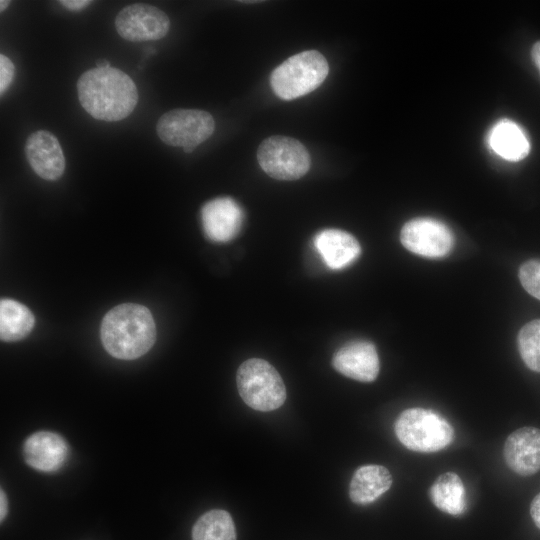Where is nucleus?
<instances>
[{"label": "nucleus", "mask_w": 540, "mask_h": 540, "mask_svg": "<svg viewBox=\"0 0 540 540\" xmlns=\"http://www.w3.org/2000/svg\"><path fill=\"white\" fill-rule=\"evenodd\" d=\"M81 106L93 118L119 121L128 117L138 102V90L133 80L114 67L93 68L77 81Z\"/></svg>", "instance_id": "1"}, {"label": "nucleus", "mask_w": 540, "mask_h": 540, "mask_svg": "<svg viewBox=\"0 0 540 540\" xmlns=\"http://www.w3.org/2000/svg\"><path fill=\"white\" fill-rule=\"evenodd\" d=\"M100 336L110 355L132 360L141 357L153 346L156 326L145 306L124 303L106 313L101 322Z\"/></svg>", "instance_id": "2"}, {"label": "nucleus", "mask_w": 540, "mask_h": 540, "mask_svg": "<svg viewBox=\"0 0 540 540\" xmlns=\"http://www.w3.org/2000/svg\"><path fill=\"white\" fill-rule=\"evenodd\" d=\"M328 72L327 60L320 52L303 51L289 57L273 70L270 85L279 98L293 100L318 88Z\"/></svg>", "instance_id": "3"}, {"label": "nucleus", "mask_w": 540, "mask_h": 540, "mask_svg": "<svg viewBox=\"0 0 540 540\" xmlns=\"http://www.w3.org/2000/svg\"><path fill=\"white\" fill-rule=\"evenodd\" d=\"M398 440L408 449L431 453L447 447L454 438V429L437 412L425 408L404 410L395 422Z\"/></svg>", "instance_id": "4"}, {"label": "nucleus", "mask_w": 540, "mask_h": 540, "mask_svg": "<svg viewBox=\"0 0 540 540\" xmlns=\"http://www.w3.org/2000/svg\"><path fill=\"white\" fill-rule=\"evenodd\" d=\"M237 389L242 400L252 409L275 410L286 400V388L277 370L267 361L251 358L237 370Z\"/></svg>", "instance_id": "5"}, {"label": "nucleus", "mask_w": 540, "mask_h": 540, "mask_svg": "<svg viewBox=\"0 0 540 540\" xmlns=\"http://www.w3.org/2000/svg\"><path fill=\"white\" fill-rule=\"evenodd\" d=\"M212 115L199 109H174L163 114L157 124L158 137L167 145L192 152L214 132Z\"/></svg>", "instance_id": "6"}, {"label": "nucleus", "mask_w": 540, "mask_h": 540, "mask_svg": "<svg viewBox=\"0 0 540 540\" xmlns=\"http://www.w3.org/2000/svg\"><path fill=\"white\" fill-rule=\"evenodd\" d=\"M257 160L263 171L278 180H297L310 168V155L297 139L287 136L266 138L257 150Z\"/></svg>", "instance_id": "7"}, {"label": "nucleus", "mask_w": 540, "mask_h": 540, "mask_svg": "<svg viewBox=\"0 0 540 540\" xmlns=\"http://www.w3.org/2000/svg\"><path fill=\"white\" fill-rule=\"evenodd\" d=\"M400 240L412 253L428 258L446 256L454 245L450 228L429 217L414 218L406 222L401 229Z\"/></svg>", "instance_id": "8"}, {"label": "nucleus", "mask_w": 540, "mask_h": 540, "mask_svg": "<svg viewBox=\"0 0 540 540\" xmlns=\"http://www.w3.org/2000/svg\"><path fill=\"white\" fill-rule=\"evenodd\" d=\"M118 34L131 42L158 40L166 36L170 20L159 8L143 3L124 7L115 18Z\"/></svg>", "instance_id": "9"}, {"label": "nucleus", "mask_w": 540, "mask_h": 540, "mask_svg": "<svg viewBox=\"0 0 540 540\" xmlns=\"http://www.w3.org/2000/svg\"><path fill=\"white\" fill-rule=\"evenodd\" d=\"M25 154L34 172L45 180H57L65 170L61 145L49 131L33 132L26 140Z\"/></svg>", "instance_id": "10"}, {"label": "nucleus", "mask_w": 540, "mask_h": 540, "mask_svg": "<svg viewBox=\"0 0 540 540\" xmlns=\"http://www.w3.org/2000/svg\"><path fill=\"white\" fill-rule=\"evenodd\" d=\"M503 456L518 475L531 476L540 471V429L526 426L512 432L504 443Z\"/></svg>", "instance_id": "11"}, {"label": "nucleus", "mask_w": 540, "mask_h": 540, "mask_svg": "<svg viewBox=\"0 0 540 540\" xmlns=\"http://www.w3.org/2000/svg\"><path fill=\"white\" fill-rule=\"evenodd\" d=\"M332 364L342 375L360 382L374 381L380 369L376 348L368 341L347 343L334 354Z\"/></svg>", "instance_id": "12"}, {"label": "nucleus", "mask_w": 540, "mask_h": 540, "mask_svg": "<svg viewBox=\"0 0 540 540\" xmlns=\"http://www.w3.org/2000/svg\"><path fill=\"white\" fill-rule=\"evenodd\" d=\"M203 229L206 236L215 242L233 239L241 229L243 211L229 197H220L207 202L201 211Z\"/></svg>", "instance_id": "13"}, {"label": "nucleus", "mask_w": 540, "mask_h": 540, "mask_svg": "<svg viewBox=\"0 0 540 540\" xmlns=\"http://www.w3.org/2000/svg\"><path fill=\"white\" fill-rule=\"evenodd\" d=\"M23 457L29 466L38 471L55 472L67 460L68 445L57 433L39 431L25 440Z\"/></svg>", "instance_id": "14"}, {"label": "nucleus", "mask_w": 540, "mask_h": 540, "mask_svg": "<svg viewBox=\"0 0 540 540\" xmlns=\"http://www.w3.org/2000/svg\"><path fill=\"white\" fill-rule=\"evenodd\" d=\"M314 245L324 263L331 269H342L354 262L361 252L356 238L346 231L326 229L319 232Z\"/></svg>", "instance_id": "15"}, {"label": "nucleus", "mask_w": 540, "mask_h": 540, "mask_svg": "<svg viewBox=\"0 0 540 540\" xmlns=\"http://www.w3.org/2000/svg\"><path fill=\"white\" fill-rule=\"evenodd\" d=\"M392 485V475L381 465H364L353 474L349 486L350 499L360 505L374 502Z\"/></svg>", "instance_id": "16"}, {"label": "nucleus", "mask_w": 540, "mask_h": 540, "mask_svg": "<svg viewBox=\"0 0 540 540\" xmlns=\"http://www.w3.org/2000/svg\"><path fill=\"white\" fill-rule=\"evenodd\" d=\"M489 145L502 158L519 161L530 152V142L525 131L515 122L502 119L490 131Z\"/></svg>", "instance_id": "17"}, {"label": "nucleus", "mask_w": 540, "mask_h": 540, "mask_svg": "<svg viewBox=\"0 0 540 540\" xmlns=\"http://www.w3.org/2000/svg\"><path fill=\"white\" fill-rule=\"evenodd\" d=\"M430 499L438 509L447 514H462L466 509V499L461 478L454 472L441 474L430 488Z\"/></svg>", "instance_id": "18"}, {"label": "nucleus", "mask_w": 540, "mask_h": 540, "mask_svg": "<svg viewBox=\"0 0 540 540\" xmlns=\"http://www.w3.org/2000/svg\"><path fill=\"white\" fill-rule=\"evenodd\" d=\"M35 318L23 304L2 299L0 302V337L4 341H17L26 337L32 330Z\"/></svg>", "instance_id": "19"}, {"label": "nucleus", "mask_w": 540, "mask_h": 540, "mask_svg": "<svg viewBox=\"0 0 540 540\" xmlns=\"http://www.w3.org/2000/svg\"><path fill=\"white\" fill-rule=\"evenodd\" d=\"M192 540H237L231 515L220 509L204 513L193 526Z\"/></svg>", "instance_id": "20"}, {"label": "nucleus", "mask_w": 540, "mask_h": 540, "mask_svg": "<svg viewBox=\"0 0 540 540\" xmlns=\"http://www.w3.org/2000/svg\"><path fill=\"white\" fill-rule=\"evenodd\" d=\"M517 343L525 365L540 372V319L532 320L520 329Z\"/></svg>", "instance_id": "21"}, {"label": "nucleus", "mask_w": 540, "mask_h": 540, "mask_svg": "<svg viewBox=\"0 0 540 540\" xmlns=\"http://www.w3.org/2000/svg\"><path fill=\"white\" fill-rule=\"evenodd\" d=\"M519 279L523 288L540 300V260L531 259L519 268Z\"/></svg>", "instance_id": "22"}, {"label": "nucleus", "mask_w": 540, "mask_h": 540, "mask_svg": "<svg viewBox=\"0 0 540 540\" xmlns=\"http://www.w3.org/2000/svg\"><path fill=\"white\" fill-rule=\"evenodd\" d=\"M14 64L4 54L0 55V94L6 91L13 80Z\"/></svg>", "instance_id": "23"}, {"label": "nucleus", "mask_w": 540, "mask_h": 540, "mask_svg": "<svg viewBox=\"0 0 540 540\" xmlns=\"http://www.w3.org/2000/svg\"><path fill=\"white\" fill-rule=\"evenodd\" d=\"M531 518L538 529H540V492L533 498L530 505Z\"/></svg>", "instance_id": "24"}, {"label": "nucleus", "mask_w": 540, "mask_h": 540, "mask_svg": "<svg viewBox=\"0 0 540 540\" xmlns=\"http://www.w3.org/2000/svg\"><path fill=\"white\" fill-rule=\"evenodd\" d=\"M92 2L89 0H61L60 4H62L65 8L71 10V11H79L87 7Z\"/></svg>", "instance_id": "25"}, {"label": "nucleus", "mask_w": 540, "mask_h": 540, "mask_svg": "<svg viewBox=\"0 0 540 540\" xmlns=\"http://www.w3.org/2000/svg\"><path fill=\"white\" fill-rule=\"evenodd\" d=\"M531 57L540 73V40L533 44L531 49Z\"/></svg>", "instance_id": "26"}, {"label": "nucleus", "mask_w": 540, "mask_h": 540, "mask_svg": "<svg viewBox=\"0 0 540 540\" xmlns=\"http://www.w3.org/2000/svg\"><path fill=\"white\" fill-rule=\"evenodd\" d=\"M7 510H8L7 497L3 489H1L0 491V519L1 521H3V519L5 518L7 514Z\"/></svg>", "instance_id": "27"}, {"label": "nucleus", "mask_w": 540, "mask_h": 540, "mask_svg": "<svg viewBox=\"0 0 540 540\" xmlns=\"http://www.w3.org/2000/svg\"><path fill=\"white\" fill-rule=\"evenodd\" d=\"M107 67H110V65H109V62H107L106 60H101L97 62L96 64V68H107Z\"/></svg>", "instance_id": "28"}, {"label": "nucleus", "mask_w": 540, "mask_h": 540, "mask_svg": "<svg viewBox=\"0 0 540 540\" xmlns=\"http://www.w3.org/2000/svg\"><path fill=\"white\" fill-rule=\"evenodd\" d=\"M9 4H10L9 0H1L0 1V11L3 12L8 7Z\"/></svg>", "instance_id": "29"}]
</instances>
